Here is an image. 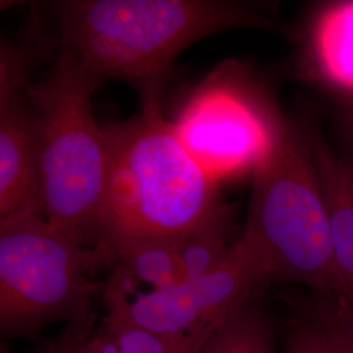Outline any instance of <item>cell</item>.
Masks as SVG:
<instances>
[{"label": "cell", "instance_id": "cell-1", "mask_svg": "<svg viewBox=\"0 0 353 353\" xmlns=\"http://www.w3.org/2000/svg\"><path fill=\"white\" fill-rule=\"evenodd\" d=\"M109 170L99 249L110 267L128 252L156 243H182L225 203L178 139L160 102L105 126Z\"/></svg>", "mask_w": 353, "mask_h": 353}, {"label": "cell", "instance_id": "cell-2", "mask_svg": "<svg viewBox=\"0 0 353 353\" xmlns=\"http://www.w3.org/2000/svg\"><path fill=\"white\" fill-rule=\"evenodd\" d=\"M49 10L62 50L101 79L134 85L143 105L160 102L191 43L229 29L279 28L256 6L221 0H63Z\"/></svg>", "mask_w": 353, "mask_h": 353}, {"label": "cell", "instance_id": "cell-3", "mask_svg": "<svg viewBox=\"0 0 353 353\" xmlns=\"http://www.w3.org/2000/svg\"><path fill=\"white\" fill-rule=\"evenodd\" d=\"M102 79L61 50L49 76L28 87L37 119L43 217L80 243H100L109 170L105 127L92 97Z\"/></svg>", "mask_w": 353, "mask_h": 353}, {"label": "cell", "instance_id": "cell-4", "mask_svg": "<svg viewBox=\"0 0 353 353\" xmlns=\"http://www.w3.org/2000/svg\"><path fill=\"white\" fill-rule=\"evenodd\" d=\"M241 245L271 281L314 293L341 292L327 203L306 131L290 126L275 154L252 176Z\"/></svg>", "mask_w": 353, "mask_h": 353}, {"label": "cell", "instance_id": "cell-5", "mask_svg": "<svg viewBox=\"0 0 353 353\" xmlns=\"http://www.w3.org/2000/svg\"><path fill=\"white\" fill-rule=\"evenodd\" d=\"M110 267L99 248L70 237L38 214L0 219V332L37 339L68 322L93 325V303L105 285L94 278Z\"/></svg>", "mask_w": 353, "mask_h": 353}, {"label": "cell", "instance_id": "cell-6", "mask_svg": "<svg viewBox=\"0 0 353 353\" xmlns=\"http://www.w3.org/2000/svg\"><path fill=\"white\" fill-rule=\"evenodd\" d=\"M170 122L183 147L217 183L254 176L290 130L265 84L234 59L219 64L192 89Z\"/></svg>", "mask_w": 353, "mask_h": 353}, {"label": "cell", "instance_id": "cell-7", "mask_svg": "<svg viewBox=\"0 0 353 353\" xmlns=\"http://www.w3.org/2000/svg\"><path fill=\"white\" fill-rule=\"evenodd\" d=\"M268 284L237 239L214 270L168 290H137L110 275L103 301L106 314L153 331L207 341L234 309L263 293Z\"/></svg>", "mask_w": 353, "mask_h": 353}, {"label": "cell", "instance_id": "cell-8", "mask_svg": "<svg viewBox=\"0 0 353 353\" xmlns=\"http://www.w3.org/2000/svg\"><path fill=\"white\" fill-rule=\"evenodd\" d=\"M43 216L37 119L26 90L0 96V219Z\"/></svg>", "mask_w": 353, "mask_h": 353}, {"label": "cell", "instance_id": "cell-9", "mask_svg": "<svg viewBox=\"0 0 353 353\" xmlns=\"http://www.w3.org/2000/svg\"><path fill=\"white\" fill-rule=\"evenodd\" d=\"M297 48L299 76L353 105V0L313 7Z\"/></svg>", "mask_w": 353, "mask_h": 353}, {"label": "cell", "instance_id": "cell-10", "mask_svg": "<svg viewBox=\"0 0 353 353\" xmlns=\"http://www.w3.org/2000/svg\"><path fill=\"white\" fill-rule=\"evenodd\" d=\"M306 134L327 203L334 262L341 293L353 303V165L332 151L318 132Z\"/></svg>", "mask_w": 353, "mask_h": 353}, {"label": "cell", "instance_id": "cell-11", "mask_svg": "<svg viewBox=\"0 0 353 353\" xmlns=\"http://www.w3.org/2000/svg\"><path fill=\"white\" fill-rule=\"evenodd\" d=\"M199 353H278L275 319L263 293L234 309L214 328Z\"/></svg>", "mask_w": 353, "mask_h": 353}, {"label": "cell", "instance_id": "cell-12", "mask_svg": "<svg viewBox=\"0 0 353 353\" xmlns=\"http://www.w3.org/2000/svg\"><path fill=\"white\" fill-rule=\"evenodd\" d=\"M113 275L132 287L168 290L188 281L181 243H156L128 252L114 263Z\"/></svg>", "mask_w": 353, "mask_h": 353}, {"label": "cell", "instance_id": "cell-13", "mask_svg": "<svg viewBox=\"0 0 353 353\" xmlns=\"http://www.w3.org/2000/svg\"><path fill=\"white\" fill-rule=\"evenodd\" d=\"M239 236L236 207L225 202L210 220L181 243L188 279L201 278L220 265Z\"/></svg>", "mask_w": 353, "mask_h": 353}, {"label": "cell", "instance_id": "cell-14", "mask_svg": "<svg viewBox=\"0 0 353 353\" xmlns=\"http://www.w3.org/2000/svg\"><path fill=\"white\" fill-rule=\"evenodd\" d=\"M114 353H199L205 341L153 331L106 314L100 326Z\"/></svg>", "mask_w": 353, "mask_h": 353}, {"label": "cell", "instance_id": "cell-15", "mask_svg": "<svg viewBox=\"0 0 353 353\" xmlns=\"http://www.w3.org/2000/svg\"><path fill=\"white\" fill-rule=\"evenodd\" d=\"M292 306L316 325L332 352L353 353V303L341 292H310Z\"/></svg>", "mask_w": 353, "mask_h": 353}, {"label": "cell", "instance_id": "cell-16", "mask_svg": "<svg viewBox=\"0 0 353 353\" xmlns=\"http://www.w3.org/2000/svg\"><path fill=\"white\" fill-rule=\"evenodd\" d=\"M293 307V316L285 331L281 353H334L316 325Z\"/></svg>", "mask_w": 353, "mask_h": 353}, {"label": "cell", "instance_id": "cell-17", "mask_svg": "<svg viewBox=\"0 0 353 353\" xmlns=\"http://www.w3.org/2000/svg\"><path fill=\"white\" fill-rule=\"evenodd\" d=\"M68 353H114L100 327H68L63 335Z\"/></svg>", "mask_w": 353, "mask_h": 353}, {"label": "cell", "instance_id": "cell-18", "mask_svg": "<svg viewBox=\"0 0 353 353\" xmlns=\"http://www.w3.org/2000/svg\"><path fill=\"white\" fill-rule=\"evenodd\" d=\"M45 353H68L67 343L64 341L63 335L57 344H54L51 348H49V351H46Z\"/></svg>", "mask_w": 353, "mask_h": 353}, {"label": "cell", "instance_id": "cell-19", "mask_svg": "<svg viewBox=\"0 0 353 353\" xmlns=\"http://www.w3.org/2000/svg\"><path fill=\"white\" fill-rule=\"evenodd\" d=\"M351 108H352V119H353V105H351Z\"/></svg>", "mask_w": 353, "mask_h": 353}]
</instances>
